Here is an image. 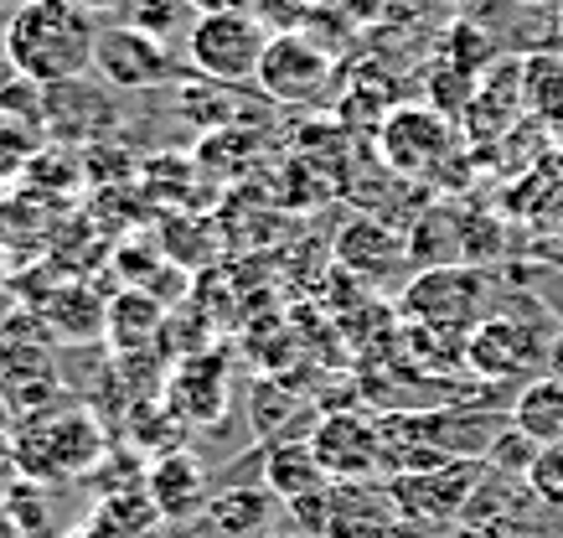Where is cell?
Instances as JSON below:
<instances>
[{"label":"cell","instance_id":"17","mask_svg":"<svg viewBox=\"0 0 563 538\" xmlns=\"http://www.w3.org/2000/svg\"><path fill=\"white\" fill-rule=\"evenodd\" d=\"M274 497L269 486H222L202 507V523L212 538H264L274 523Z\"/></svg>","mask_w":563,"mask_h":538},{"label":"cell","instance_id":"28","mask_svg":"<svg viewBox=\"0 0 563 538\" xmlns=\"http://www.w3.org/2000/svg\"><path fill=\"white\" fill-rule=\"evenodd\" d=\"M522 482H528V492L543 507L563 513V440L538 446V455H532V466H528V476H522Z\"/></svg>","mask_w":563,"mask_h":538},{"label":"cell","instance_id":"22","mask_svg":"<svg viewBox=\"0 0 563 538\" xmlns=\"http://www.w3.org/2000/svg\"><path fill=\"white\" fill-rule=\"evenodd\" d=\"M507 419H512L522 435H532L538 446H553V440H563V378H559V373L522 383V394L512 399Z\"/></svg>","mask_w":563,"mask_h":538},{"label":"cell","instance_id":"2","mask_svg":"<svg viewBox=\"0 0 563 538\" xmlns=\"http://www.w3.org/2000/svg\"><path fill=\"white\" fill-rule=\"evenodd\" d=\"M103 455H109V430L88 404L52 399L42 409H26L16 425V461L26 482H84L103 466Z\"/></svg>","mask_w":563,"mask_h":538},{"label":"cell","instance_id":"23","mask_svg":"<svg viewBox=\"0 0 563 538\" xmlns=\"http://www.w3.org/2000/svg\"><path fill=\"white\" fill-rule=\"evenodd\" d=\"M249 409H254V435H269V446H279V440H306V435L295 430V419H306V425L321 419L306 399H295L285 383H254Z\"/></svg>","mask_w":563,"mask_h":538},{"label":"cell","instance_id":"27","mask_svg":"<svg viewBox=\"0 0 563 538\" xmlns=\"http://www.w3.org/2000/svg\"><path fill=\"white\" fill-rule=\"evenodd\" d=\"M532 455H538V440H532V435H522L512 419H507V425L492 435V446H486V455H481V461H486V471H496V476H517V482H522V476H528V466H532Z\"/></svg>","mask_w":563,"mask_h":538},{"label":"cell","instance_id":"3","mask_svg":"<svg viewBox=\"0 0 563 538\" xmlns=\"http://www.w3.org/2000/svg\"><path fill=\"white\" fill-rule=\"evenodd\" d=\"M269 26L254 11H218V17H197L187 32V63L202 73L207 84L243 88L258 78L264 47H269Z\"/></svg>","mask_w":563,"mask_h":538},{"label":"cell","instance_id":"26","mask_svg":"<svg viewBox=\"0 0 563 538\" xmlns=\"http://www.w3.org/2000/svg\"><path fill=\"white\" fill-rule=\"evenodd\" d=\"M103 311H109V306H99L93 290L73 285V290H63V296L47 306V321L63 327V337H103Z\"/></svg>","mask_w":563,"mask_h":538},{"label":"cell","instance_id":"1","mask_svg":"<svg viewBox=\"0 0 563 538\" xmlns=\"http://www.w3.org/2000/svg\"><path fill=\"white\" fill-rule=\"evenodd\" d=\"M99 26L103 21L78 0H21L5 17L0 53L36 84H68L93 73Z\"/></svg>","mask_w":563,"mask_h":538},{"label":"cell","instance_id":"15","mask_svg":"<svg viewBox=\"0 0 563 538\" xmlns=\"http://www.w3.org/2000/svg\"><path fill=\"white\" fill-rule=\"evenodd\" d=\"M336 264L352 270V279H393L413 260H409V239H404V233H393L373 212H357V218L336 233Z\"/></svg>","mask_w":563,"mask_h":538},{"label":"cell","instance_id":"36","mask_svg":"<svg viewBox=\"0 0 563 538\" xmlns=\"http://www.w3.org/2000/svg\"><path fill=\"white\" fill-rule=\"evenodd\" d=\"M559 47H563V17H559Z\"/></svg>","mask_w":563,"mask_h":538},{"label":"cell","instance_id":"25","mask_svg":"<svg viewBox=\"0 0 563 538\" xmlns=\"http://www.w3.org/2000/svg\"><path fill=\"white\" fill-rule=\"evenodd\" d=\"M181 446V419L172 415V404L166 399H151V404H135L130 409V451L140 455H166Z\"/></svg>","mask_w":563,"mask_h":538},{"label":"cell","instance_id":"34","mask_svg":"<svg viewBox=\"0 0 563 538\" xmlns=\"http://www.w3.org/2000/svg\"><path fill=\"white\" fill-rule=\"evenodd\" d=\"M78 6H88V11H93V17H99V11H114V6H120V0H78Z\"/></svg>","mask_w":563,"mask_h":538},{"label":"cell","instance_id":"33","mask_svg":"<svg viewBox=\"0 0 563 538\" xmlns=\"http://www.w3.org/2000/svg\"><path fill=\"white\" fill-rule=\"evenodd\" d=\"M16 78H21V68H16V63H11L5 53H0V94H5L11 84H16Z\"/></svg>","mask_w":563,"mask_h":538},{"label":"cell","instance_id":"14","mask_svg":"<svg viewBox=\"0 0 563 538\" xmlns=\"http://www.w3.org/2000/svg\"><path fill=\"white\" fill-rule=\"evenodd\" d=\"M161 399L172 404V415L181 425H212L228 409V358L222 352H191L187 363L172 367Z\"/></svg>","mask_w":563,"mask_h":538},{"label":"cell","instance_id":"38","mask_svg":"<svg viewBox=\"0 0 563 538\" xmlns=\"http://www.w3.org/2000/svg\"><path fill=\"white\" fill-rule=\"evenodd\" d=\"M0 497H5V492H0Z\"/></svg>","mask_w":563,"mask_h":538},{"label":"cell","instance_id":"16","mask_svg":"<svg viewBox=\"0 0 563 538\" xmlns=\"http://www.w3.org/2000/svg\"><path fill=\"white\" fill-rule=\"evenodd\" d=\"M114 120V105L103 99L99 84L68 78V84H47V130L57 140H99Z\"/></svg>","mask_w":563,"mask_h":538},{"label":"cell","instance_id":"20","mask_svg":"<svg viewBox=\"0 0 563 538\" xmlns=\"http://www.w3.org/2000/svg\"><path fill=\"white\" fill-rule=\"evenodd\" d=\"M161 327H166V306L151 290H120L109 300V311H103V337H109V348L120 358L145 352L161 337Z\"/></svg>","mask_w":563,"mask_h":538},{"label":"cell","instance_id":"29","mask_svg":"<svg viewBox=\"0 0 563 538\" xmlns=\"http://www.w3.org/2000/svg\"><path fill=\"white\" fill-rule=\"evenodd\" d=\"M32 156H36V135H32V130H21V124H11V120H0V176L21 172V166H26Z\"/></svg>","mask_w":563,"mask_h":538},{"label":"cell","instance_id":"11","mask_svg":"<svg viewBox=\"0 0 563 538\" xmlns=\"http://www.w3.org/2000/svg\"><path fill=\"white\" fill-rule=\"evenodd\" d=\"M543 363H548V352L538 342V331L522 327V321H507V316H486L465 337V367L486 383L528 378Z\"/></svg>","mask_w":563,"mask_h":538},{"label":"cell","instance_id":"6","mask_svg":"<svg viewBox=\"0 0 563 538\" xmlns=\"http://www.w3.org/2000/svg\"><path fill=\"white\" fill-rule=\"evenodd\" d=\"M486 275L465 270V264H440V270H419L404 290V321L409 327H444V331H471L486 321Z\"/></svg>","mask_w":563,"mask_h":538},{"label":"cell","instance_id":"32","mask_svg":"<svg viewBox=\"0 0 563 538\" xmlns=\"http://www.w3.org/2000/svg\"><path fill=\"white\" fill-rule=\"evenodd\" d=\"M63 538H124V534H120V528H109V523H103L99 513H88V518H84V523H73V528H68Z\"/></svg>","mask_w":563,"mask_h":538},{"label":"cell","instance_id":"9","mask_svg":"<svg viewBox=\"0 0 563 538\" xmlns=\"http://www.w3.org/2000/svg\"><path fill=\"white\" fill-rule=\"evenodd\" d=\"M306 440L331 482H373V476H383V425H377V415L331 409V415L310 425Z\"/></svg>","mask_w":563,"mask_h":538},{"label":"cell","instance_id":"18","mask_svg":"<svg viewBox=\"0 0 563 538\" xmlns=\"http://www.w3.org/2000/svg\"><path fill=\"white\" fill-rule=\"evenodd\" d=\"M264 486H269V497L279 507L300 503V497H316L331 486V476L321 471L316 451H310V440H279L264 451Z\"/></svg>","mask_w":563,"mask_h":538},{"label":"cell","instance_id":"10","mask_svg":"<svg viewBox=\"0 0 563 538\" xmlns=\"http://www.w3.org/2000/svg\"><path fill=\"white\" fill-rule=\"evenodd\" d=\"M434 528L419 523L393 503L388 482H331V513L325 538H429Z\"/></svg>","mask_w":563,"mask_h":538},{"label":"cell","instance_id":"21","mask_svg":"<svg viewBox=\"0 0 563 538\" xmlns=\"http://www.w3.org/2000/svg\"><path fill=\"white\" fill-rule=\"evenodd\" d=\"M522 105L538 124L563 130V47L522 53Z\"/></svg>","mask_w":563,"mask_h":538},{"label":"cell","instance_id":"5","mask_svg":"<svg viewBox=\"0 0 563 538\" xmlns=\"http://www.w3.org/2000/svg\"><path fill=\"white\" fill-rule=\"evenodd\" d=\"M383 161H388V172L398 176H434L444 172L450 161L461 156L465 135L455 130V114H444L434 105H398L383 120Z\"/></svg>","mask_w":563,"mask_h":538},{"label":"cell","instance_id":"37","mask_svg":"<svg viewBox=\"0 0 563 538\" xmlns=\"http://www.w3.org/2000/svg\"><path fill=\"white\" fill-rule=\"evenodd\" d=\"M5 6H11V0H0V11H5Z\"/></svg>","mask_w":563,"mask_h":538},{"label":"cell","instance_id":"12","mask_svg":"<svg viewBox=\"0 0 563 538\" xmlns=\"http://www.w3.org/2000/svg\"><path fill=\"white\" fill-rule=\"evenodd\" d=\"M522 120H528V105H522V57H496L492 68L476 78V88H471V99L461 109L465 135L501 140Z\"/></svg>","mask_w":563,"mask_h":538},{"label":"cell","instance_id":"19","mask_svg":"<svg viewBox=\"0 0 563 538\" xmlns=\"http://www.w3.org/2000/svg\"><path fill=\"white\" fill-rule=\"evenodd\" d=\"M465 218L461 208H450V202H440V208H429L419 223H413L409 233V260L419 264V270H440V264H471V233H465Z\"/></svg>","mask_w":563,"mask_h":538},{"label":"cell","instance_id":"24","mask_svg":"<svg viewBox=\"0 0 563 538\" xmlns=\"http://www.w3.org/2000/svg\"><path fill=\"white\" fill-rule=\"evenodd\" d=\"M109 528H120L124 538H155L161 534V507H155V497L145 492V486H130V492H109V497H99V507H93Z\"/></svg>","mask_w":563,"mask_h":538},{"label":"cell","instance_id":"8","mask_svg":"<svg viewBox=\"0 0 563 538\" xmlns=\"http://www.w3.org/2000/svg\"><path fill=\"white\" fill-rule=\"evenodd\" d=\"M393 503L404 507L419 528H455L465 507L486 482V461H444L434 471H404V476H383Z\"/></svg>","mask_w":563,"mask_h":538},{"label":"cell","instance_id":"4","mask_svg":"<svg viewBox=\"0 0 563 538\" xmlns=\"http://www.w3.org/2000/svg\"><path fill=\"white\" fill-rule=\"evenodd\" d=\"M254 88L269 99V105H321L325 94L336 88V53L316 42L310 32L290 26V32H274L269 47H264V63H258Z\"/></svg>","mask_w":563,"mask_h":538},{"label":"cell","instance_id":"7","mask_svg":"<svg viewBox=\"0 0 563 538\" xmlns=\"http://www.w3.org/2000/svg\"><path fill=\"white\" fill-rule=\"evenodd\" d=\"M93 73L109 88L124 94H145V88H166L181 73L176 53L166 47V36L130 26V21H109L99 26V47H93Z\"/></svg>","mask_w":563,"mask_h":538},{"label":"cell","instance_id":"31","mask_svg":"<svg viewBox=\"0 0 563 538\" xmlns=\"http://www.w3.org/2000/svg\"><path fill=\"white\" fill-rule=\"evenodd\" d=\"M191 17H218V11H254V0H181Z\"/></svg>","mask_w":563,"mask_h":538},{"label":"cell","instance_id":"35","mask_svg":"<svg viewBox=\"0 0 563 538\" xmlns=\"http://www.w3.org/2000/svg\"><path fill=\"white\" fill-rule=\"evenodd\" d=\"M295 11H300V17H310V11H316V6H325V0H290Z\"/></svg>","mask_w":563,"mask_h":538},{"label":"cell","instance_id":"13","mask_svg":"<svg viewBox=\"0 0 563 538\" xmlns=\"http://www.w3.org/2000/svg\"><path fill=\"white\" fill-rule=\"evenodd\" d=\"M145 492L155 497L166 523H187V518H202L207 497H212V476H207L202 455L191 446H176V451L155 455L145 466Z\"/></svg>","mask_w":563,"mask_h":538},{"label":"cell","instance_id":"30","mask_svg":"<svg viewBox=\"0 0 563 538\" xmlns=\"http://www.w3.org/2000/svg\"><path fill=\"white\" fill-rule=\"evenodd\" d=\"M21 476V461H16V425L0 419V492Z\"/></svg>","mask_w":563,"mask_h":538}]
</instances>
